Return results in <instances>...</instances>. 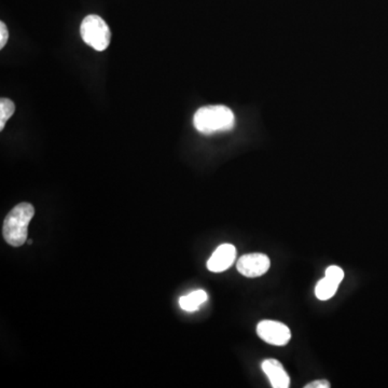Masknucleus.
<instances>
[{
  "mask_svg": "<svg viewBox=\"0 0 388 388\" xmlns=\"http://www.w3.org/2000/svg\"><path fill=\"white\" fill-rule=\"evenodd\" d=\"M83 41L96 51H105L110 45L111 33L100 16L91 14L85 18L80 26Z\"/></svg>",
  "mask_w": 388,
  "mask_h": 388,
  "instance_id": "7ed1b4c3",
  "label": "nucleus"
},
{
  "mask_svg": "<svg viewBox=\"0 0 388 388\" xmlns=\"http://www.w3.org/2000/svg\"><path fill=\"white\" fill-rule=\"evenodd\" d=\"M16 111V105L9 98H3L0 100V131L5 129L8 122Z\"/></svg>",
  "mask_w": 388,
  "mask_h": 388,
  "instance_id": "9d476101",
  "label": "nucleus"
},
{
  "mask_svg": "<svg viewBox=\"0 0 388 388\" xmlns=\"http://www.w3.org/2000/svg\"><path fill=\"white\" fill-rule=\"evenodd\" d=\"M305 388H329L330 383L326 379H318V381L310 382L304 386Z\"/></svg>",
  "mask_w": 388,
  "mask_h": 388,
  "instance_id": "f8f14e48",
  "label": "nucleus"
},
{
  "mask_svg": "<svg viewBox=\"0 0 388 388\" xmlns=\"http://www.w3.org/2000/svg\"><path fill=\"white\" fill-rule=\"evenodd\" d=\"M271 261L263 253H248L238 259L236 268L242 276L249 278H259L268 272Z\"/></svg>",
  "mask_w": 388,
  "mask_h": 388,
  "instance_id": "39448f33",
  "label": "nucleus"
},
{
  "mask_svg": "<svg viewBox=\"0 0 388 388\" xmlns=\"http://www.w3.org/2000/svg\"><path fill=\"white\" fill-rule=\"evenodd\" d=\"M207 301V293L204 290H196L179 299L180 308L187 312L198 310L203 303Z\"/></svg>",
  "mask_w": 388,
  "mask_h": 388,
  "instance_id": "1a4fd4ad",
  "label": "nucleus"
},
{
  "mask_svg": "<svg viewBox=\"0 0 388 388\" xmlns=\"http://www.w3.org/2000/svg\"><path fill=\"white\" fill-rule=\"evenodd\" d=\"M193 125L205 135L230 131L236 125L234 113L224 105L204 106L198 109L193 117Z\"/></svg>",
  "mask_w": 388,
  "mask_h": 388,
  "instance_id": "f257e3e1",
  "label": "nucleus"
},
{
  "mask_svg": "<svg viewBox=\"0 0 388 388\" xmlns=\"http://www.w3.org/2000/svg\"><path fill=\"white\" fill-rule=\"evenodd\" d=\"M35 215V209L29 203L23 202L11 209L5 218L3 234L6 242L14 247H20L28 238V226Z\"/></svg>",
  "mask_w": 388,
  "mask_h": 388,
  "instance_id": "f03ea898",
  "label": "nucleus"
},
{
  "mask_svg": "<svg viewBox=\"0 0 388 388\" xmlns=\"http://www.w3.org/2000/svg\"><path fill=\"white\" fill-rule=\"evenodd\" d=\"M8 39H9V31H8L7 25L4 22H0V49L5 48Z\"/></svg>",
  "mask_w": 388,
  "mask_h": 388,
  "instance_id": "9b49d317",
  "label": "nucleus"
},
{
  "mask_svg": "<svg viewBox=\"0 0 388 388\" xmlns=\"http://www.w3.org/2000/svg\"><path fill=\"white\" fill-rule=\"evenodd\" d=\"M257 333L260 339L271 345L284 346L290 341V329L276 320H262L258 324Z\"/></svg>",
  "mask_w": 388,
  "mask_h": 388,
  "instance_id": "20e7f679",
  "label": "nucleus"
},
{
  "mask_svg": "<svg viewBox=\"0 0 388 388\" xmlns=\"http://www.w3.org/2000/svg\"><path fill=\"white\" fill-rule=\"evenodd\" d=\"M261 367L272 387L288 388L290 386V377L278 360L273 358L266 360L262 362Z\"/></svg>",
  "mask_w": 388,
  "mask_h": 388,
  "instance_id": "6e6552de",
  "label": "nucleus"
},
{
  "mask_svg": "<svg viewBox=\"0 0 388 388\" xmlns=\"http://www.w3.org/2000/svg\"><path fill=\"white\" fill-rule=\"evenodd\" d=\"M236 247L231 244L220 245L207 261V268L214 273H220L228 270L236 261Z\"/></svg>",
  "mask_w": 388,
  "mask_h": 388,
  "instance_id": "0eeeda50",
  "label": "nucleus"
},
{
  "mask_svg": "<svg viewBox=\"0 0 388 388\" xmlns=\"http://www.w3.org/2000/svg\"><path fill=\"white\" fill-rule=\"evenodd\" d=\"M344 278V272L340 266H331L326 270L325 278L315 287L316 298L326 301L337 293V288Z\"/></svg>",
  "mask_w": 388,
  "mask_h": 388,
  "instance_id": "423d86ee",
  "label": "nucleus"
}]
</instances>
